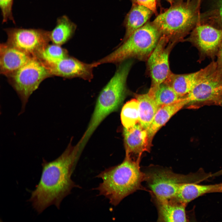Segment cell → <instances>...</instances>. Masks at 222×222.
<instances>
[{"mask_svg":"<svg viewBox=\"0 0 222 222\" xmlns=\"http://www.w3.org/2000/svg\"><path fill=\"white\" fill-rule=\"evenodd\" d=\"M217 67L216 62L213 61L204 68L193 73L176 74L171 72L164 82L182 97L187 95L197 84L215 71Z\"/></svg>","mask_w":222,"mask_h":222,"instance_id":"cell-13","label":"cell"},{"mask_svg":"<svg viewBox=\"0 0 222 222\" xmlns=\"http://www.w3.org/2000/svg\"><path fill=\"white\" fill-rule=\"evenodd\" d=\"M183 40L191 43L198 49L201 61L206 57L213 59L222 43V30L198 23L189 36Z\"/></svg>","mask_w":222,"mask_h":222,"instance_id":"cell-10","label":"cell"},{"mask_svg":"<svg viewBox=\"0 0 222 222\" xmlns=\"http://www.w3.org/2000/svg\"><path fill=\"white\" fill-rule=\"evenodd\" d=\"M222 175V170L213 174V176H218Z\"/></svg>","mask_w":222,"mask_h":222,"instance_id":"cell-29","label":"cell"},{"mask_svg":"<svg viewBox=\"0 0 222 222\" xmlns=\"http://www.w3.org/2000/svg\"><path fill=\"white\" fill-rule=\"evenodd\" d=\"M153 12L150 9L145 6L133 4L124 20L125 32L122 42L125 40L135 31L144 25Z\"/></svg>","mask_w":222,"mask_h":222,"instance_id":"cell-18","label":"cell"},{"mask_svg":"<svg viewBox=\"0 0 222 222\" xmlns=\"http://www.w3.org/2000/svg\"><path fill=\"white\" fill-rule=\"evenodd\" d=\"M219 192H222V183H221V186L219 191Z\"/></svg>","mask_w":222,"mask_h":222,"instance_id":"cell-32","label":"cell"},{"mask_svg":"<svg viewBox=\"0 0 222 222\" xmlns=\"http://www.w3.org/2000/svg\"><path fill=\"white\" fill-rule=\"evenodd\" d=\"M68 51L61 46L48 44L37 57L44 65L56 62L68 56Z\"/></svg>","mask_w":222,"mask_h":222,"instance_id":"cell-24","label":"cell"},{"mask_svg":"<svg viewBox=\"0 0 222 222\" xmlns=\"http://www.w3.org/2000/svg\"><path fill=\"white\" fill-rule=\"evenodd\" d=\"M166 0L167 1L169 2L171 4H172L174 2V0Z\"/></svg>","mask_w":222,"mask_h":222,"instance_id":"cell-31","label":"cell"},{"mask_svg":"<svg viewBox=\"0 0 222 222\" xmlns=\"http://www.w3.org/2000/svg\"><path fill=\"white\" fill-rule=\"evenodd\" d=\"M222 95V73L217 69L200 81L182 97L186 105L210 101H220Z\"/></svg>","mask_w":222,"mask_h":222,"instance_id":"cell-11","label":"cell"},{"mask_svg":"<svg viewBox=\"0 0 222 222\" xmlns=\"http://www.w3.org/2000/svg\"><path fill=\"white\" fill-rule=\"evenodd\" d=\"M219 14L220 18L222 24V0H221L220 3Z\"/></svg>","mask_w":222,"mask_h":222,"instance_id":"cell-28","label":"cell"},{"mask_svg":"<svg viewBox=\"0 0 222 222\" xmlns=\"http://www.w3.org/2000/svg\"><path fill=\"white\" fill-rule=\"evenodd\" d=\"M175 43L162 35L156 47L147 60V65L151 79L150 89L158 87L166 79L171 72L169 56Z\"/></svg>","mask_w":222,"mask_h":222,"instance_id":"cell-9","label":"cell"},{"mask_svg":"<svg viewBox=\"0 0 222 222\" xmlns=\"http://www.w3.org/2000/svg\"><path fill=\"white\" fill-rule=\"evenodd\" d=\"M147 92L159 107L174 103L182 98L172 88L164 82L155 88H150Z\"/></svg>","mask_w":222,"mask_h":222,"instance_id":"cell-22","label":"cell"},{"mask_svg":"<svg viewBox=\"0 0 222 222\" xmlns=\"http://www.w3.org/2000/svg\"><path fill=\"white\" fill-rule=\"evenodd\" d=\"M221 183L210 185H200L186 183L180 185L175 198L172 200L186 204L192 200L204 194L219 192Z\"/></svg>","mask_w":222,"mask_h":222,"instance_id":"cell-17","label":"cell"},{"mask_svg":"<svg viewBox=\"0 0 222 222\" xmlns=\"http://www.w3.org/2000/svg\"><path fill=\"white\" fill-rule=\"evenodd\" d=\"M154 200L158 210V221H187L185 210L187 204L174 200Z\"/></svg>","mask_w":222,"mask_h":222,"instance_id":"cell-16","label":"cell"},{"mask_svg":"<svg viewBox=\"0 0 222 222\" xmlns=\"http://www.w3.org/2000/svg\"><path fill=\"white\" fill-rule=\"evenodd\" d=\"M32 57L6 42L1 43L0 73L7 77L25 64Z\"/></svg>","mask_w":222,"mask_h":222,"instance_id":"cell-15","label":"cell"},{"mask_svg":"<svg viewBox=\"0 0 222 222\" xmlns=\"http://www.w3.org/2000/svg\"><path fill=\"white\" fill-rule=\"evenodd\" d=\"M185 104L181 98L177 101L159 107L147 130L149 137L152 142L154 137L170 119L184 106Z\"/></svg>","mask_w":222,"mask_h":222,"instance_id":"cell-19","label":"cell"},{"mask_svg":"<svg viewBox=\"0 0 222 222\" xmlns=\"http://www.w3.org/2000/svg\"><path fill=\"white\" fill-rule=\"evenodd\" d=\"M198 9L197 5L190 2L180 3L159 14L152 23L170 41H182L198 24Z\"/></svg>","mask_w":222,"mask_h":222,"instance_id":"cell-5","label":"cell"},{"mask_svg":"<svg viewBox=\"0 0 222 222\" xmlns=\"http://www.w3.org/2000/svg\"><path fill=\"white\" fill-rule=\"evenodd\" d=\"M220 101L222 102V95L221 97V99H220Z\"/></svg>","mask_w":222,"mask_h":222,"instance_id":"cell-33","label":"cell"},{"mask_svg":"<svg viewBox=\"0 0 222 222\" xmlns=\"http://www.w3.org/2000/svg\"><path fill=\"white\" fill-rule=\"evenodd\" d=\"M99 65L97 61L86 63L69 56L55 63L45 65L53 76L78 77L89 81L93 78L94 68Z\"/></svg>","mask_w":222,"mask_h":222,"instance_id":"cell-12","label":"cell"},{"mask_svg":"<svg viewBox=\"0 0 222 222\" xmlns=\"http://www.w3.org/2000/svg\"><path fill=\"white\" fill-rule=\"evenodd\" d=\"M52 77L48 68L38 58L32 57L25 64L7 77L22 104L19 115L25 111L28 99L45 79Z\"/></svg>","mask_w":222,"mask_h":222,"instance_id":"cell-7","label":"cell"},{"mask_svg":"<svg viewBox=\"0 0 222 222\" xmlns=\"http://www.w3.org/2000/svg\"><path fill=\"white\" fill-rule=\"evenodd\" d=\"M139 105V123L147 130L149 127L159 108L147 92L135 94Z\"/></svg>","mask_w":222,"mask_h":222,"instance_id":"cell-21","label":"cell"},{"mask_svg":"<svg viewBox=\"0 0 222 222\" xmlns=\"http://www.w3.org/2000/svg\"><path fill=\"white\" fill-rule=\"evenodd\" d=\"M14 0H0V7L2 16V23L11 21L15 23L12 13Z\"/></svg>","mask_w":222,"mask_h":222,"instance_id":"cell-25","label":"cell"},{"mask_svg":"<svg viewBox=\"0 0 222 222\" xmlns=\"http://www.w3.org/2000/svg\"><path fill=\"white\" fill-rule=\"evenodd\" d=\"M161 36L152 23H147L135 31L113 51L97 62L100 65L118 64L133 58L147 60Z\"/></svg>","mask_w":222,"mask_h":222,"instance_id":"cell-4","label":"cell"},{"mask_svg":"<svg viewBox=\"0 0 222 222\" xmlns=\"http://www.w3.org/2000/svg\"><path fill=\"white\" fill-rule=\"evenodd\" d=\"M140 162L125 157L121 163L101 172L97 177L102 182L96 188L99 195L116 206L125 198L141 189L145 175L141 170Z\"/></svg>","mask_w":222,"mask_h":222,"instance_id":"cell-2","label":"cell"},{"mask_svg":"<svg viewBox=\"0 0 222 222\" xmlns=\"http://www.w3.org/2000/svg\"><path fill=\"white\" fill-rule=\"evenodd\" d=\"M4 30L7 43L32 57H37L51 41L50 31L42 29L10 27Z\"/></svg>","mask_w":222,"mask_h":222,"instance_id":"cell-8","label":"cell"},{"mask_svg":"<svg viewBox=\"0 0 222 222\" xmlns=\"http://www.w3.org/2000/svg\"><path fill=\"white\" fill-rule=\"evenodd\" d=\"M144 173L145 181L154 199L162 201L174 199L181 183H195L207 178V174L202 172L183 175L167 168L155 166Z\"/></svg>","mask_w":222,"mask_h":222,"instance_id":"cell-6","label":"cell"},{"mask_svg":"<svg viewBox=\"0 0 222 222\" xmlns=\"http://www.w3.org/2000/svg\"><path fill=\"white\" fill-rule=\"evenodd\" d=\"M123 131L125 157L140 161L142 154L149 152L151 146L147 130L139 122Z\"/></svg>","mask_w":222,"mask_h":222,"instance_id":"cell-14","label":"cell"},{"mask_svg":"<svg viewBox=\"0 0 222 222\" xmlns=\"http://www.w3.org/2000/svg\"><path fill=\"white\" fill-rule=\"evenodd\" d=\"M132 59L119 64L114 75L100 93L89 124L81 138L84 143H87L102 121L116 110L124 101L127 92V80L133 63Z\"/></svg>","mask_w":222,"mask_h":222,"instance_id":"cell-3","label":"cell"},{"mask_svg":"<svg viewBox=\"0 0 222 222\" xmlns=\"http://www.w3.org/2000/svg\"><path fill=\"white\" fill-rule=\"evenodd\" d=\"M133 4H138L145 6L154 13L156 11V0H131Z\"/></svg>","mask_w":222,"mask_h":222,"instance_id":"cell-26","label":"cell"},{"mask_svg":"<svg viewBox=\"0 0 222 222\" xmlns=\"http://www.w3.org/2000/svg\"><path fill=\"white\" fill-rule=\"evenodd\" d=\"M217 69L222 73V43L218 51L217 56Z\"/></svg>","mask_w":222,"mask_h":222,"instance_id":"cell-27","label":"cell"},{"mask_svg":"<svg viewBox=\"0 0 222 222\" xmlns=\"http://www.w3.org/2000/svg\"><path fill=\"white\" fill-rule=\"evenodd\" d=\"M81 152L77 145L70 142L55 160L48 162L43 158L40 180L28 200L38 214L53 205L59 209L63 199L73 188L79 187L71 177Z\"/></svg>","mask_w":222,"mask_h":222,"instance_id":"cell-1","label":"cell"},{"mask_svg":"<svg viewBox=\"0 0 222 222\" xmlns=\"http://www.w3.org/2000/svg\"><path fill=\"white\" fill-rule=\"evenodd\" d=\"M139 105L137 100L132 99L127 102L123 107L121 119L124 128L128 129L139 122Z\"/></svg>","mask_w":222,"mask_h":222,"instance_id":"cell-23","label":"cell"},{"mask_svg":"<svg viewBox=\"0 0 222 222\" xmlns=\"http://www.w3.org/2000/svg\"><path fill=\"white\" fill-rule=\"evenodd\" d=\"M76 28V24L66 15L59 17L55 27L50 31L51 41L52 43L62 46L71 39Z\"/></svg>","mask_w":222,"mask_h":222,"instance_id":"cell-20","label":"cell"},{"mask_svg":"<svg viewBox=\"0 0 222 222\" xmlns=\"http://www.w3.org/2000/svg\"><path fill=\"white\" fill-rule=\"evenodd\" d=\"M201 0H197V5L198 8H199L200 5Z\"/></svg>","mask_w":222,"mask_h":222,"instance_id":"cell-30","label":"cell"}]
</instances>
